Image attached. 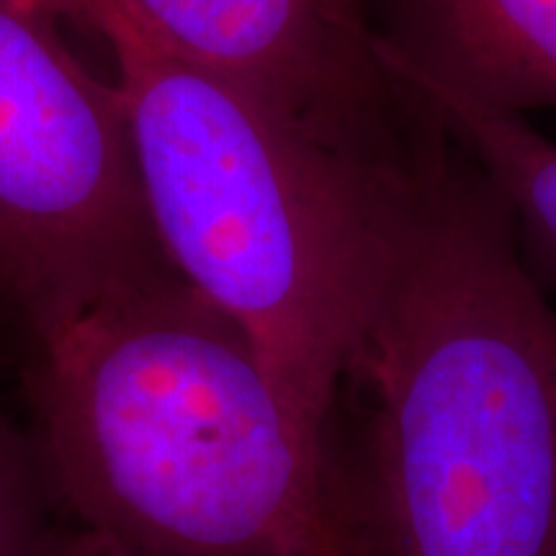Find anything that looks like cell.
Masks as SVG:
<instances>
[{
    "instance_id": "cell-6",
    "label": "cell",
    "mask_w": 556,
    "mask_h": 556,
    "mask_svg": "<svg viewBox=\"0 0 556 556\" xmlns=\"http://www.w3.org/2000/svg\"><path fill=\"white\" fill-rule=\"evenodd\" d=\"M374 45L389 67L486 109L556 106V0H384Z\"/></svg>"
},
{
    "instance_id": "cell-5",
    "label": "cell",
    "mask_w": 556,
    "mask_h": 556,
    "mask_svg": "<svg viewBox=\"0 0 556 556\" xmlns=\"http://www.w3.org/2000/svg\"><path fill=\"white\" fill-rule=\"evenodd\" d=\"M75 24L127 26L389 176L413 170L435 114L379 58L374 29L319 0H50Z\"/></svg>"
},
{
    "instance_id": "cell-8",
    "label": "cell",
    "mask_w": 556,
    "mask_h": 556,
    "mask_svg": "<svg viewBox=\"0 0 556 556\" xmlns=\"http://www.w3.org/2000/svg\"><path fill=\"white\" fill-rule=\"evenodd\" d=\"M67 526L31 435L0 409V556H54Z\"/></svg>"
},
{
    "instance_id": "cell-1",
    "label": "cell",
    "mask_w": 556,
    "mask_h": 556,
    "mask_svg": "<svg viewBox=\"0 0 556 556\" xmlns=\"http://www.w3.org/2000/svg\"><path fill=\"white\" fill-rule=\"evenodd\" d=\"M31 441L70 520L135 556H387L353 451L184 278L31 340Z\"/></svg>"
},
{
    "instance_id": "cell-2",
    "label": "cell",
    "mask_w": 556,
    "mask_h": 556,
    "mask_svg": "<svg viewBox=\"0 0 556 556\" xmlns=\"http://www.w3.org/2000/svg\"><path fill=\"white\" fill-rule=\"evenodd\" d=\"M353 451L387 556H556V309L454 139L389 225L353 377Z\"/></svg>"
},
{
    "instance_id": "cell-4",
    "label": "cell",
    "mask_w": 556,
    "mask_h": 556,
    "mask_svg": "<svg viewBox=\"0 0 556 556\" xmlns=\"http://www.w3.org/2000/svg\"><path fill=\"white\" fill-rule=\"evenodd\" d=\"M50 0H0V307L29 340L178 278L114 80L88 70Z\"/></svg>"
},
{
    "instance_id": "cell-10",
    "label": "cell",
    "mask_w": 556,
    "mask_h": 556,
    "mask_svg": "<svg viewBox=\"0 0 556 556\" xmlns=\"http://www.w3.org/2000/svg\"><path fill=\"white\" fill-rule=\"evenodd\" d=\"M319 3L328 5L336 16L348 21V24L361 26V29H374L368 24V0H319Z\"/></svg>"
},
{
    "instance_id": "cell-3",
    "label": "cell",
    "mask_w": 556,
    "mask_h": 556,
    "mask_svg": "<svg viewBox=\"0 0 556 556\" xmlns=\"http://www.w3.org/2000/svg\"><path fill=\"white\" fill-rule=\"evenodd\" d=\"M165 258L238 325L287 405L330 433L409 176L325 148L238 83L96 26ZM422 163V160H420Z\"/></svg>"
},
{
    "instance_id": "cell-9",
    "label": "cell",
    "mask_w": 556,
    "mask_h": 556,
    "mask_svg": "<svg viewBox=\"0 0 556 556\" xmlns=\"http://www.w3.org/2000/svg\"><path fill=\"white\" fill-rule=\"evenodd\" d=\"M54 556H135V554H129L127 548L114 544V541L101 536V533L88 531V528H83L75 523V520H70L65 536H62Z\"/></svg>"
},
{
    "instance_id": "cell-7",
    "label": "cell",
    "mask_w": 556,
    "mask_h": 556,
    "mask_svg": "<svg viewBox=\"0 0 556 556\" xmlns=\"http://www.w3.org/2000/svg\"><path fill=\"white\" fill-rule=\"evenodd\" d=\"M389 70L433 109L443 129L490 178L516 225L526 268L541 289H556V142L523 116L486 109L433 80Z\"/></svg>"
}]
</instances>
